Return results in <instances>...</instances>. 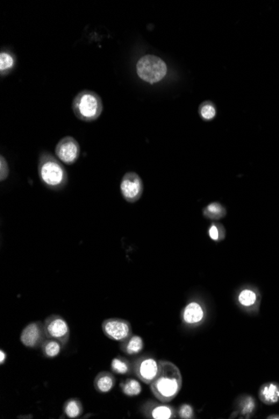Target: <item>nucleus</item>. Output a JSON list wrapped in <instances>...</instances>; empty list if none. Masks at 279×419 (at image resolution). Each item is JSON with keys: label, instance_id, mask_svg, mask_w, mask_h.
I'll use <instances>...</instances> for the list:
<instances>
[{"label": "nucleus", "instance_id": "f257e3e1", "mask_svg": "<svg viewBox=\"0 0 279 419\" xmlns=\"http://www.w3.org/2000/svg\"><path fill=\"white\" fill-rule=\"evenodd\" d=\"M160 370L157 378L150 384L153 395L161 402H170L178 395L182 386V376L175 364L159 361Z\"/></svg>", "mask_w": 279, "mask_h": 419}, {"label": "nucleus", "instance_id": "f03ea898", "mask_svg": "<svg viewBox=\"0 0 279 419\" xmlns=\"http://www.w3.org/2000/svg\"><path fill=\"white\" fill-rule=\"evenodd\" d=\"M38 173L42 182L50 189L61 190L67 184L68 175L65 167L48 152H43L40 155Z\"/></svg>", "mask_w": 279, "mask_h": 419}, {"label": "nucleus", "instance_id": "7ed1b4c3", "mask_svg": "<svg viewBox=\"0 0 279 419\" xmlns=\"http://www.w3.org/2000/svg\"><path fill=\"white\" fill-rule=\"evenodd\" d=\"M73 110L78 119L84 122H93L98 119L103 110L101 97L91 91L85 90L74 99Z\"/></svg>", "mask_w": 279, "mask_h": 419}, {"label": "nucleus", "instance_id": "20e7f679", "mask_svg": "<svg viewBox=\"0 0 279 419\" xmlns=\"http://www.w3.org/2000/svg\"><path fill=\"white\" fill-rule=\"evenodd\" d=\"M137 72L138 76L143 80L151 84L157 83L166 76L167 66L159 57L147 55L138 60Z\"/></svg>", "mask_w": 279, "mask_h": 419}, {"label": "nucleus", "instance_id": "39448f33", "mask_svg": "<svg viewBox=\"0 0 279 419\" xmlns=\"http://www.w3.org/2000/svg\"><path fill=\"white\" fill-rule=\"evenodd\" d=\"M45 335L49 339H54L66 345L70 340V327L67 321L59 315H51L44 321Z\"/></svg>", "mask_w": 279, "mask_h": 419}, {"label": "nucleus", "instance_id": "423d86ee", "mask_svg": "<svg viewBox=\"0 0 279 419\" xmlns=\"http://www.w3.org/2000/svg\"><path fill=\"white\" fill-rule=\"evenodd\" d=\"M105 336L116 342H123L131 336L132 328L130 322L123 319L110 318L102 322Z\"/></svg>", "mask_w": 279, "mask_h": 419}, {"label": "nucleus", "instance_id": "0eeeda50", "mask_svg": "<svg viewBox=\"0 0 279 419\" xmlns=\"http://www.w3.org/2000/svg\"><path fill=\"white\" fill-rule=\"evenodd\" d=\"M160 370V362L152 357H141L134 365V371L137 378L144 383L150 384L157 378Z\"/></svg>", "mask_w": 279, "mask_h": 419}, {"label": "nucleus", "instance_id": "6e6552de", "mask_svg": "<svg viewBox=\"0 0 279 419\" xmlns=\"http://www.w3.org/2000/svg\"><path fill=\"white\" fill-rule=\"evenodd\" d=\"M47 339L45 335L44 322L34 321L24 327L20 335L22 344L26 347L36 348L41 346L45 340Z\"/></svg>", "mask_w": 279, "mask_h": 419}, {"label": "nucleus", "instance_id": "1a4fd4ad", "mask_svg": "<svg viewBox=\"0 0 279 419\" xmlns=\"http://www.w3.org/2000/svg\"><path fill=\"white\" fill-rule=\"evenodd\" d=\"M121 191L122 196L127 202L138 201L143 193V182L139 175L135 173L125 174L121 183Z\"/></svg>", "mask_w": 279, "mask_h": 419}, {"label": "nucleus", "instance_id": "9d476101", "mask_svg": "<svg viewBox=\"0 0 279 419\" xmlns=\"http://www.w3.org/2000/svg\"><path fill=\"white\" fill-rule=\"evenodd\" d=\"M80 145L74 137H66L57 143L55 154L62 163L71 165L80 157Z\"/></svg>", "mask_w": 279, "mask_h": 419}, {"label": "nucleus", "instance_id": "9b49d317", "mask_svg": "<svg viewBox=\"0 0 279 419\" xmlns=\"http://www.w3.org/2000/svg\"><path fill=\"white\" fill-rule=\"evenodd\" d=\"M166 402H148L143 409V413L150 419H172L176 416L174 407L166 404Z\"/></svg>", "mask_w": 279, "mask_h": 419}, {"label": "nucleus", "instance_id": "f8f14e48", "mask_svg": "<svg viewBox=\"0 0 279 419\" xmlns=\"http://www.w3.org/2000/svg\"><path fill=\"white\" fill-rule=\"evenodd\" d=\"M181 318L187 326H195L199 324L204 320L205 311L199 303L191 302L183 309Z\"/></svg>", "mask_w": 279, "mask_h": 419}, {"label": "nucleus", "instance_id": "ddd939ff", "mask_svg": "<svg viewBox=\"0 0 279 419\" xmlns=\"http://www.w3.org/2000/svg\"><path fill=\"white\" fill-rule=\"evenodd\" d=\"M259 398L267 405L275 404L279 401V385L275 383H265L259 390Z\"/></svg>", "mask_w": 279, "mask_h": 419}, {"label": "nucleus", "instance_id": "4468645a", "mask_svg": "<svg viewBox=\"0 0 279 419\" xmlns=\"http://www.w3.org/2000/svg\"><path fill=\"white\" fill-rule=\"evenodd\" d=\"M116 385V378L112 373L101 372L96 375L94 381L95 390L101 393H107L113 389Z\"/></svg>", "mask_w": 279, "mask_h": 419}, {"label": "nucleus", "instance_id": "2eb2a0df", "mask_svg": "<svg viewBox=\"0 0 279 419\" xmlns=\"http://www.w3.org/2000/svg\"><path fill=\"white\" fill-rule=\"evenodd\" d=\"M144 342L140 336H131L127 339L122 342L121 349L123 352L128 355H137L142 351Z\"/></svg>", "mask_w": 279, "mask_h": 419}, {"label": "nucleus", "instance_id": "dca6fc26", "mask_svg": "<svg viewBox=\"0 0 279 419\" xmlns=\"http://www.w3.org/2000/svg\"><path fill=\"white\" fill-rule=\"evenodd\" d=\"M63 344L61 342L54 339L45 340L42 344V352L48 358H54L60 355L62 350Z\"/></svg>", "mask_w": 279, "mask_h": 419}, {"label": "nucleus", "instance_id": "f3484780", "mask_svg": "<svg viewBox=\"0 0 279 419\" xmlns=\"http://www.w3.org/2000/svg\"><path fill=\"white\" fill-rule=\"evenodd\" d=\"M63 410L69 419H76L83 413V406L78 399H70L65 402Z\"/></svg>", "mask_w": 279, "mask_h": 419}, {"label": "nucleus", "instance_id": "a211bd4d", "mask_svg": "<svg viewBox=\"0 0 279 419\" xmlns=\"http://www.w3.org/2000/svg\"><path fill=\"white\" fill-rule=\"evenodd\" d=\"M122 390L123 393L128 397H136L141 393V385L136 379H127L122 382Z\"/></svg>", "mask_w": 279, "mask_h": 419}, {"label": "nucleus", "instance_id": "6ab92c4d", "mask_svg": "<svg viewBox=\"0 0 279 419\" xmlns=\"http://www.w3.org/2000/svg\"><path fill=\"white\" fill-rule=\"evenodd\" d=\"M110 368L116 374H128L131 372V364L125 357H116L112 360Z\"/></svg>", "mask_w": 279, "mask_h": 419}, {"label": "nucleus", "instance_id": "aec40b11", "mask_svg": "<svg viewBox=\"0 0 279 419\" xmlns=\"http://www.w3.org/2000/svg\"><path fill=\"white\" fill-rule=\"evenodd\" d=\"M204 215L211 219H219L226 215V209L218 202L211 203L204 209Z\"/></svg>", "mask_w": 279, "mask_h": 419}, {"label": "nucleus", "instance_id": "412c9836", "mask_svg": "<svg viewBox=\"0 0 279 419\" xmlns=\"http://www.w3.org/2000/svg\"><path fill=\"white\" fill-rule=\"evenodd\" d=\"M255 406V401L252 397H245L239 401L238 410L242 415L249 417L254 412Z\"/></svg>", "mask_w": 279, "mask_h": 419}, {"label": "nucleus", "instance_id": "4be33fe9", "mask_svg": "<svg viewBox=\"0 0 279 419\" xmlns=\"http://www.w3.org/2000/svg\"><path fill=\"white\" fill-rule=\"evenodd\" d=\"M15 58L11 54L7 51H2L0 54V72L1 74L9 72L15 66Z\"/></svg>", "mask_w": 279, "mask_h": 419}, {"label": "nucleus", "instance_id": "5701e85b", "mask_svg": "<svg viewBox=\"0 0 279 419\" xmlns=\"http://www.w3.org/2000/svg\"><path fill=\"white\" fill-rule=\"evenodd\" d=\"M257 294L251 290H244L238 295V302L244 307H250L255 304Z\"/></svg>", "mask_w": 279, "mask_h": 419}, {"label": "nucleus", "instance_id": "b1692460", "mask_svg": "<svg viewBox=\"0 0 279 419\" xmlns=\"http://www.w3.org/2000/svg\"><path fill=\"white\" fill-rule=\"evenodd\" d=\"M200 113L203 119L211 120L214 118V116L216 115V110L214 108L213 105L209 102L207 103L204 102V104H202L200 108Z\"/></svg>", "mask_w": 279, "mask_h": 419}, {"label": "nucleus", "instance_id": "393cba45", "mask_svg": "<svg viewBox=\"0 0 279 419\" xmlns=\"http://www.w3.org/2000/svg\"><path fill=\"white\" fill-rule=\"evenodd\" d=\"M179 417L182 419H192L194 418V410L193 407L189 404H182L179 407Z\"/></svg>", "mask_w": 279, "mask_h": 419}, {"label": "nucleus", "instance_id": "a878e982", "mask_svg": "<svg viewBox=\"0 0 279 419\" xmlns=\"http://www.w3.org/2000/svg\"><path fill=\"white\" fill-rule=\"evenodd\" d=\"M9 168L8 163H7L6 159L1 155V158H0V180L1 181L6 180L7 178L9 177Z\"/></svg>", "mask_w": 279, "mask_h": 419}, {"label": "nucleus", "instance_id": "bb28decb", "mask_svg": "<svg viewBox=\"0 0 279 419\" xmlns=\"http://www.w3.org/2000/svg\"><path fill=\"white\" fill-rule=\"evenodd\" d=\"M209 235H210V237H211L212 240L218 241L221 239V238H220L221 236H220L219 229L215 224H212L211 228L209 229Z\"/></svg>", "mask_w": 279, "mask_h": 419}, {"label": "nucleus", "instance_id": "cd10ccee", "mask_svg": "<svg viewBox=\"0 0 279 419\" xmlns=\"http://www.w3.org/2000/svg\"><path fill=\"white\" fill-rule=\"evenodd\" d=\"M7 354L5 351H3V349L0 350V364L3 365L4 362H6Z\"/></svg>", "mask_w": 279, "mask_h": 419}, {"label": "nucleus", "instance_id": "c85d7f7f", "mask_svg": "<svg viewBox=\"0 0 279 419\" xmlns=\"http://www.w3.org/2000/svg\"><path fill=\"white\" fill-rule=\"evenodd\" d=\"M268 419H279V416H278V415H273V416L268 417Z\"/></svg>", "mask_w": 279, "mask_h": 419}]
</instances>
